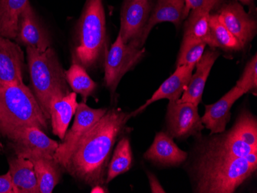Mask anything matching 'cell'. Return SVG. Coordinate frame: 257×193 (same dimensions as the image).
I'll return each mask as SVG.
<instances>
[{
	"label": "cell",
	"instance_id": "obj_1",
	"mask_svg": "<svg viewBox=\"0 0 257 193\" xmlns=\"http://www.w3.org/2000/svg\"><path fill=\"white\" fill-rule=\"evenodd\" d=\"M128 119L122 109L106 111L79 139L63 169L89 186L106 183L112 148Z\"/></svg>",
	"mask_w": 257,
	"mask_h": 193
},
{
	"label": "cell",
	"instance_id": "obj_2",
	"mask_svg": "<svg viewBox=\"0 0 257 193\" xmlns=\"http://www.w3.org/2000/svg\"><path fill=\"white\" fill-rule=\"evenodd\" d=\"M257 152L247 156L202 155L197 167V192L232 193L255 172Z\"/></svg>",
	"mask_w": 257,
	"mask_h": 193
},
{
	"label": "cell",
	"instance_id": "obj_3",
	"mask_svg": "<svg viewBox=\"0 0 257 193\" xmlns=\"http://www.w3.org/2000/svg\"><path fill=\"white\" fill-rule=\"evenodd\" d=\"M27 54L33 94L46 119H50L52 100L70 93L65 71L51 47L45 51L27 47Z\"/></svg>",
	"mask_w": 257,
	"mask_h": 193
},
{
	"label": "cell",
	"instance_id": "obj_4",
	"mask_svg": "<svg viewBox=\"0 0 257 193\" xmlns=\"http://www.w3.org/2000/svg\"><path fill=\"white\" fill-rule=\"evenodd\" d=\"M47 120L37 98L25 83L0 87V135L2 136L23 126L47 130Z\"/></svg>",
	"mask_w": 257,
	"mask_h": 193
},
{
	"label": "cell",
	"instance_id": "obj_5",
	"mask_svg": "<svg viewBox=\"0 0 257 193\" xmlns=\"http://www.w3.org/2000/svg\"><path fill=\"white\" fill-rule=\"evenodd\" d=\"M106 33V15L102 0H87L78 25L76 62L85 69L93 67L103 50Z\"/></svg>",
	"mask_w": 257,
	"mask_h": 193
},
{
	"label": "cell",
	"instance_id": "obj_6",
	"mask_svg": "<svg viewBox=\"0 0 257 193\" xmlns=\"http://www.w3.org/2000/svg\"><path fill=\"white\" fill-rule=\"evenodd\" d=\"M257 152L256 119L250 112H243L232 129L212 139L203 155L214 157L247 156Z\"/></svg>",
	"mask_w": 257,
	"mask_h": 193
},
{
	"label": "cell",
	"instance_id": "obj_7",
	"mask_svg": "<svg viewBox=\"0 0 257 193\" xmlns=\"http://www.w3.org/2000/svg\"><path fill=\"white\" fill-rule=\"evenodd\" d=\"M145 49L125 43L120 33L108 51L105 60V84L112 94L115 93L124 75L142 60Z\"/></svg>",
	"mask_w": 257,
	"mask_h": 193
},
{
	"label": "cell",
	"instance_id": "obj_8",
	"mask_svg": "<svg viewBox=\"0 0 257 193\" xmlns=\"http://www.w3.org/2000/svg\"><path fill=\"white\" fill-rule=\"evenodd\" d=\"M106 111V109H92L84 101L78 104L73 126L66 132L64 139L62 140L63 142L59 144L55 152V160L61 165L62 168L66 165L79 139L100 119Z\"/></svg>",
	"mask_w": 257,
	"mask_h": 193
},
{
	"label": "cell",
	"instance_id": "obj_9",
	"mask_svg": "<svg viewBox=\"0 0 257 193\" xmlns=\"http://www.w3.org/2000/svg\"><path fill=\"white\" fill-rule=\"evenodd\" d=\"M167 120L171 137L177 139H185L191 135L200 136L204 129L198 106L191 103L169 102Z\"/></svg>",
	"mask_w": 257,
	"mask_h": 193
},
{
	"label": "cell",
	"instance_id": "obj_10",
	"mask_svg": "<svg viewBox=\"0 0 257 193\" xmlns=\"http://www.w3.org/2000/svg\"><path fill=\"white\" fill-rule=\"evenodd\" d=\"M10 140L16 155L23 152H40L54 158L59 143L34 126H23L10 131L4 135Z\"/></svg>",
	"mask_w": 257,
	"mask_h": 193
},
{
	"label": "cell",
	"instance_id": "obj_11",
	"mask_svg": "<svg viewBox=\"0 0 257 193\" xmlns=\"http://www.w3.org/2000/svg\"><path fill=\"white\" fill-rule=\"evenodd\" d=\"M17 43L39 51L51 47L50 35L35 12L30 0L20 14L17 32Z\"/></svg>",
	"mask_w": 257,
	"mask_h": 193
},
{
	"label": "cell",
	"instance_id": "obj_12",
	"mask_svg": "<svg viewBox=\"0 0 257 193\" xmlns=\"http://www.w3.org/2000/svg\"><path fill=\"white\" fill-rule=\"evenodd\" d=\"M25 57L17 43L0 37V87L23 83Z\"/></svg>",
	"mask_w": 257,
	"mask_h": 193
},
{
	"label": "cell",
	"instance_id": "obj_13",
	"mask_svg": "<svg viewBox=\"0 0 257 193\" xmlns=\"http://www.w3.org/2000/svg\"><path fill=\"white\" fill-rule=\"evenodd\" d=\"M152 10V0H124L119 30L124 43L134 41L139 37L150 18Z\"/></svg>",
	"mask_w": 257,
	"mask_h": 193
},
{
	"label": "cell",
	"instance_id": "obj_14",
	"mask_svg": "<svg viewBox=\"0 0 257 193\" xmlns=\"http://www.w3.org/2000/svg\"><path fill=\"white\" fill-rule=\"evenodd\" d=\"M217 14L223 25L243 47L255 37L256 21L246 14L238 3L232 2L223 6Z\"/></svg>",
	"mask_w": 257,
	"mask_h": 193
},
{
	"label": "cell",
	"instance_id": "obj_15",
	"mask_svg": "<svg viewBox=\"0 0 257 193\" xmlns=\"http://www.w3.org/2000/svg\"><path fill=\"white\" fill-rule=\"evenodd\" d=\"M195 66L196 65L177 66L176 71L160 85L159 89L150 99L137 110L131 114H128V119L140 114L152 103H155L157 101L165 99H169L170 103L178 101L181 98L183 92L190 82Z\"/></svg>",
	"mask_w": 257,
	"mask_h": 193
},
{
	"label": "cell",
	"instance_id": "obj_16",
	"mask_svg": "<svg viewBox=\"0 0 257 193\" xmlns=\"http://www.w3.org/2000/svg\"><path fill=\"white\" fill-rule=\"evenodd\" d=\"M185 0H158L153 7L150 18L139 37L130 42L138 48H143L152 29L163 22H170L176 27H180L183 20Z\"/></svg>",
	"mask_w": 257,
	"mask_h": 193
},
{
	"label": "cell",
	"instance_id": "obj_17",
	"mask_svg": "<svg viewBox=\"0 0 257 193\" xmlns=\"http://www.w3.org/2000/svg\"><path fill=\"white\" fill-rule=\"evenodd\" d=\"M242 95L243 92L235 86L217 102L205 106L202 122L211 135L224 132L230 119L231 108Z\"/></svg>",
	"mask_w": 257,
	"mask_h": 193
},
{
	"label": "cell",
	"instance_id": "obj_18",
	"mask_svg": "<svg viewBox=\"0 0 257 193\" xmlns=\"http://www.w3.org/2000/svg\"><path fill=\"white\" fill-rule=\"evenodd\" d=\"M144 156L147 160L160 165L177 166L186 160L188 154L177 146L170 135L160 132Z\"/></svg>",
	"mask_w": 257,
	"mask_h": 193
},
{
	"label": "cell",
	"instance_id": "obj_19",
	"mask_svg": "<svg viewBox=\"0 0 257 193\" xmlns=\"http://www.w3.org/2000/svg\"><path fill=\"white\" fill-rule=\"evenodd\" d=\"M16 155L28 158L33 162L35 173L38 180L40 193L53 192L61 178L63 168L55 158L34 152H23Z\"/></svg>",
	"mask_w": 257,
	"mask_h": 193
},
{
	"label": "cell",
	"instance_id": "obj_20",
	"mask_svg": "<svg viewBox=\"0 0 257 193\" xmlns=\"http://www.w3.org/2000/svg\"><path fill=\"white\" fill-rule=\"evenodd\" d=\"M219 53L215 50H207L203 53L201 59L196 63V71L192 75L190 82L183 92L181 98L179 99L180 103H191L200 104L202 100L203 91L206 80L209 77L212 67L219 57Z\"/></svg>",
	"mask_w": 257,
	"mask_h": 193
},
{
	"label": "cell",
	"instance_id": "obj_21",
	"mask_svg": "<svg viewBox=\"0 0 257 193\" xmlns=\"http://www.w3.org/2000/svg\"><path fill=\"white\" fill-rule=\"evenodd\" d=\"M8 163L14 193H40L34 166L30 159L15 155L8 158Z\"/></svg>",
	"mask_w": 257,
	"mask_h": 193
},
{
	"label": "cell",
	"instance_id": "obj_22",
	"mask_svg": "<svg viewBox=\"0 0 257 193\" xmlns=\"http://www.w3.org/2000/svg\"><path fill=\"white\" fill-rule=\"evenodd\" d=\"M220 2L219 0H214L203 7L191 10L185 24L183 37L202 40L211 48H215L209 27V14Z\"/></svg>",
	"mask_w": 257,
	"mask_h": 193
},
{
	"label": "cell",
	"instance_id": "obj_23",
	"mask_svg": "<svg viewBox=\"0 0 257 193\" xmlns=\"http://www.w3.org/2000/svg\"><path fill=\"white\" fill-rule=\"evenodd\" d=\"M77 106L76 93L74 92L62 98H55L50 103V121L53 132L61 140L64 139Z\"/></svg>",
	"mask_w": 257,
	"mask_h": 193
},
{
	"label": "cell",
	"instance_id": "obj_24",
	"mask_svg": "<svg viewBox=\"0 0 257 193\" xmlns=\"http://www.w3.org/2000/svg\"><path fill=\"white\" fill-rule=\"evenodd\" d=\"M29 0H0V37L17 39L20 14Z\"/></svg>",
	"mask_w": 257,
	"mask_h": 193
},
{
	"label": "cell",
	"instance_id": "obj_25",
	"mask_svg": "<svg viewBox=\"0 0 257 193\" xmlns=\"http://www.w3.org/2000/svg\"><path fill=\"white\" fill-rule=\"evenodd\" d=\"M133 163V153L131 142L128 138H122L115 147L110 162L108 164L106 183L115 177L125 173L131 169Z\"/></svg>",
	"mask_w": 257,
	"mask_h": 193
},
{
	"label": "cell",
	"instance_id": "obj_26",
	"mask_svg": "<svg viewBox=\"0 0 257 193\" xmlns=\"http://www.w3.org/2000/svg\"><path fill=\"white\" fill-rule=\"evenodd\" d=\"M66 81L72 88L73 92L79 93L83 97V101L93 94L97 85L88 75L86 69L77 62H73L67 71L65 72Z\"/></svg>",
	"mask_w": 257,
	"mask_h": 193
},
{
	"label": "cell",
	"instance_id": "obj_27",
	"mask_svg": "<svg viewBox=\"0 0 257 193\" xmlns=\"http://www.w3.org/2000/svg\"><path fill=\"white\" fill-rule=\"evenodd\" d=\"M209 27L215 48L219 47L230 51H238L244 48L242 43L223 25L218 14L209 15Z\"/></svg>",
	"mask_w": 257,
	"mask_h": 193
},
{
	"label": "cell",
	"instance_id": "obj_28",
	"mask_svg": "<svg viewBox=\"0 0 257 193\" xmlns=\"http://www.w3.org/2000/svg\"><path fill=\"white\" fill-rule=\"evenodd\" d=\"M206 46V43L202 40L183 37L177 59V67L184 65H196L201 59Z\"/></svg>",
	"mask_w": 257,
	"mask_h": 193
},
{
	"label": "cell",
	"instance_id": "obj_29",
	"mask_svg": "<svg viewBox=\"0 0 257 193\" xmlns=\"http://www.w3.org/2000/svg\"><path fill=\"white\" fill-rule=\"evenodd\" d=\"M243 92L244 94L256 90L257 87V56L256 54L251 59L244 69L242 76L236 85Z\"/></svg>",
	"mask_w": 257,
	"mask_h": 193
},
{
	"label": "cell",
	"instance_id": "obj_30",
	"mask_svg": "<svg viewBox=\"0 0 257 193\" xmlns=\"http://www.w3.org/2000/svg\"><path fill=\"white\" fill-rule=\"evenodd\" d=\"M214 0H185V7L183 10V20L188 17L190 11L195 9L200 8L207 4L208 3L212 2ZM222 1V0H219Z\"/></svg>",
	"mask_w": 257,
	"mask_h": 193
},
{
	"label": "cell",
	"instance_id": "obj_31",
	"mask_svg": "<svg viewBox=\"0 0 257 193\" xmlns=\"http://www.w3.org/2000/svg\"><path fill=\"white\" fill-rule=\"evenodd\" d=\"M0 193H14V185L10 172L0 175Z\"/></svg>",
	"mask_w": 257,
	"mask_h": 193
},
{
	"label": "cell",
	"instance_id": "obj_32",
	"mask_svg": "<svg viewBox=\"0 0 257 193\" xmlns=\"http://www.w3.org/2000/svg\"><path fill=\"white\" fill-rule=\"evenodd\" d=\"M149 178V181H150V188H151L152 192L154 193H165V190L163 189V187L161 186L159 180L157 179V177L154 174L148 173L147 174Z\"/></svg>",
	"mask_w": 257,
	"mask_h": 193
},
{
	"label": "cell",
	"instance_id": "obj_33",
	"mask_svg": "<svg viewBox=\"0 0 257 193\" xmlns=\"http://www.w3.org/2000/svg\"><path fill=\"white\" fill-rule=\"evenodd\" d=\"M239 1H240V2L243 3V4H249V3L250 2V0H239Z\"/></svg>",
	"mask_w": 257,
	"mask_h": 193
}]
</instances>
